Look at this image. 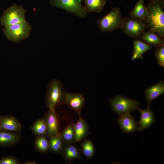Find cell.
<instances>
[{
    "instance_id": "cell-5",
    "label": "cell",
    "mask_w": 164,
    "mask_h": 164,
    "mask_svg": "<svg viewBox=\"0 0 164 164\" xmlns=\"http://www.w3.org/2000/svg\"><path fill=\"white\" fill-rule=\"evenodd\" d=\"M110 107L113 111L120 115L138 110L139 102L118 94L109 100Z\"/></svg>"
},
{
    "instance_id": "cell-3",
    "label": "cell",
    "mask_w": 164,
    "mask_h": 164,
    "mask_svg": "<svg viewBox=\"0 0 164 164\" xmlns=\"http://www.w3.org/2000/svg\"><path fill=\"white\" fill-rule=\"evenodd\" d=\"M124 19L119 8L117 7L113 8L101 18L97 19V23L101 32H112L121 29Z\"/></svg>"
},
{
    "instance_id": "cell-25",
    "label": "cell",
    "mask_w": 164,
    "mask_h": 164,
    "mask_svg": "<svg viewBox=\"0 0 164 164\" xmlns=\"http://www.w3.org/2000/svg\"><path fill=\"white\" fill-rule=\"evenodd\" d=\"M34 143L35 149L39 152H44L49 149V141L45 136H37Z\"/></svg>"
},
{
    "instance_id": "cell-19",
    "label": "cell",
    "mask_w": 164,
    "mask_h": 164,
    "mask_svg": "<svg viewBox=\"0 0 164 164\" xmlns=\"http://www.w3.org/2000/svg\"><path fill=\"white\" fill-rule=\"evenodd\" d=\"M147 10L144 5V0H139L130 13V18L141 20L145 19L147 17Z\"/></svg>"
},
{
    "instance_id": "cell-4",
    "label": "cell",
    "mask_w": 164,
    "mask_h": 164,
    "mask_svg": "<svg viewBox=\"0 0 164 164\" xmlns=\"http://www.w3.org/2000/svg\"><path fill=\"white\" fill-rule=\"evenodd\" d=\"M121 29L128 37L139 40L146 30L149 29V26L146 19L141 20L125 17Z\"/></svg>"
},
{
    "instance_id": "cell-16",
    "label": "cell",
    "mask_w": 164,
    "mask_h": 164,
    "mask_svg": "<svg viewBox=\"0 0 164 164\" xmlns=\"http://www.w3.org/2000/svg\"><path fill=\"white\" fill-rule=\"evenodd\" d=\"M79 115L77 121L74 124V141H80L84 138L88 133V127L87 122Z\"/></svg>"
},
{
    "instance_id": "cell-24",
    "label": "cell",
    "mask_w": 164,
    "mask_h": 164,
    "mask_svg": "<svg viewBox=\"0 0 164 164\" xmlns=\"http://www.w3.org/2000/svg\"><path fill=\"white\" fill-rule=\"evenodd\" d=\"M60 134L63 142L70 143L74 141V124L71 123L67 125Z\"/></svg>"
},
{
    "instance_id": "cell-1",
    "label": "cell",
    "mask_w": 164,
    "mask_h": 164,
    "mask_svg": "<svg viewBox=\"0 0 164 164\" xmlns=\"http://www.w3.org/2000/svg\"><path fill=\"white\" fill-rule=\"evenodd\" d=\"M146 7L149 30L164 40V0H151Z\"/></svg>"
},
{
    "instance_id": "cell-8",
    "label": "cell",
    "mask_w": 164,
    "mask_h": 164,
    "mask_svg": "<svg viewBox=\"0 0 164 164\" xmlns=\"http://www.w3.org/2000/svg\"><path fill=\"white\" fill-rule=\"evenodd\" d=\"M82 0H51V5L67 12L73 14L81 18H85L87 14L84 7L82 6Z\"/></svg>"
},
{
    "instance_id": "cell-26",
    "label": "cell",
    "mask_w": 164,
    "mask_h": 164,
    "mask_svg": "<svg viewBox=\"0 0 164 164\" xmlns=\"http://www.w3.org/2000/svg\"><path fill=\"white\" fill-rule=\"evenodd\" d=\"M82 151L84 155L87 158L92 157L94 153V148L92 142L89 140H86L82 144Z\"/></svg>"
},
{
    "instance_id": "cell-17",
    "label": "cell",
    "mask_w": 164,
    "mask_h": 164,
    "mask_svg": "<svg viewBox=\"0 0 164 164\" xmlns=\"http://www.w3.org/2000/svg\"><path fill=\"white\" fill-rule=\"evenodd\" d=\"M132 42L134 49L132 57V61L136 59H143V54L152 48V46L139 40L134 39Z\"/></svg>"
},
{
    "instance_id": "cell-10",
    "label": "cell",
    "mask_w": 164,
    "mask_h": 164,
    "mask_svg": "<svg viewBox=\"0 0 164 164\" xmlns=\"http://www.w3.org/2000/svg\"><path fill=\"white\" fill-rule=\"evenodd\" d=\"M43 119L46 125L47 135L50 137L60 133L58 119L55 110L49 109Z\"/></svg>"
},
{
    "instance_id": "cell-23",
    "label": "cell",
    "mask_w": 164,
    "mask_h": 164,
    "mask_svg": "<svg viewBox=\"0 0 164 164\" xmlns=\"http://www.w3.org/2000/svg\"><path fill=\"white\" fill-rule=\"evenodd\" d=\"M31 129L33 134L37 136L47 135L46 125L43 118L36 120L31 126Z\"/></svg>"
},
{
    "instance_id": "cell-6",
    "label": "cell",
    "mask_w": 164,
    "mask_h": 164,
    "mask_svg": "<svg viewBox=\"0 0 164 164\" xmlns=\"http://www.w3.org/2000/svg\"><path fill=\"white\" fill-rule=\"evenodd\" d=\"M31 30V26L26 20L22 22L5 26L3 32L9 40L16 43L28 38Z\"/></svg>"
},
{
    "instance_id": "cell-28",
    "label": "cell",
    "mask_w": 164,
    "mask_h": 164,
    "mask_svg": "<svg viewBox=\"0 0 164 164\" xmlns=\"http://www.w3.org/2000/svg\"><path fill=\"white\" fill-rule=\"evenodd\" d=\"M19 160L12 156L4 157L0 159V164H19Z\"/></svg>"
},
{
    "instance_id": "cell-14",
    "label": "cell",
    "mask_w": 164,
    "mask_h": 164,
    "mask_svg": "<svg viewBox=\"0 0 164 164\" xmlns=\"http://www.w3.org/2000/svg\"><path fill=\"white\" fill-rule=\"evenodd\" d=\"M144 93L147 107H149L152 101L159 96L164 94V82L162 80H159L155 84L146 88Z\"/></svg>"
},
{
    "instance_id": "cell-2",
    "label": "cell",
    "mask_w": 164,
    "mask_h": 164,
    "mask_svg": "<svg viewBox=\"0 0 164 164\" xmlns=\"http://www.w3.org/2000/svg\"><path fill=\"white\" fill-rule=\"evenodd\" d=\"M67 92L61 81L56 79L51 80L46 87L45 97L49 109L55 110L57 106L64 104Z\"/></svg>"
},
{
    "instance_id": "cell-11",
    "label": "cell",
    "mask_w": 164,
    "mask_h": 164,
    "mask_svg": "<svg viewBox=\"0 0 164 164\" xmlns=\"http://www.w3.org/2000/svg\"><path fill=\"white\" fill-rule=\"evenodd\" d=\"M85 103V97L83 94L67 92L65 104L78 114L81 113Z\"/></svg>"
},
{
    "instance_id": "cell-12",
    "label": "cell",
    "mask_w": 164,
    "mask_h": 164,
    "mask_svg": "<svg viewBox=\"0 0 164 164\" xmlns=\"http://www.w3.org/2000/svg\"><path fill=\"white\" fill-rule=\"evenodd\" d=\"M117 121L124 133L129 134L138 129L137 122L130 113L120 115Z\"/></svg>"
},
{
    "instance_id": "cell-20",
    "label": "cell",
    "mask_w": 164,
    "mask_h": 164,
    "mask_svg": "<svg viewBox=\"0 0 164 164\" xmlns=\"http://www.w3.org/2000/svg\"><path fill=\"white\" fill-rule=\"evenodd\" d=\"M85 12H101L103 10L106 3V0H83Z\"/></svg>"
},
{
    "instance_id": "cell-15",
    "label": "cell",
    "mask_w": 164,
    "mask_h": 164,
    "mask_svg": "<svg viewBox=\"0 0 164 164\" xmlns=\"http://www.w3.org/2000/svg\"><path fill=\"white\" fill-rule=\"evenodd\" d=\"M19 133L0 130V146L9 147L18 143L20 140Z\"/></svg>"
},
{
    "instance_id": "cell-27",
    "label": "cell",
    "mask_w": 164,
    "mask_h": 164,
    "mask_svg": "<svg viewBox=\"0 0 164 164\" xmlns=\"http://www.w3.org/2000/svg\"><path fill=\"white\" fill-rule=\"evenodd\" d=\"M158 65L164 67V44L156 47L154 53Z\"/></svg>"
},
{
    "instance_id": "cell-22",
    "label": "cell",
    "mask_w": 164,
    "mask_h": 164,
    "mask_svg": "<svg viewBox=\"0 0 164 164\" xmlns=\"http://www.w3.org/2000/svg\"><path fill=\"white\" fill-rule=\"evenodd\" d=\"M49 149L55 153H61L63 147V142L60 133L51 136L49 140Z\"/></svg>"
},
{
    "instance_id": "cell-18",
    "label": "cell",
    "mask_w": 164,
    "mask_h": 164,
    "mask_svg": "<svg viewBox=\"0 0 164 164\" xmlns=\"http://www.w3.org/2000/svg\"><path fill=\"white\" fill-rule=\"evenodd\" d=\"M139 40L154 47L164 44V40L149 30L144 32Z\"/></svg>"
},
{
    "instance_id": "cell-7",
    "label": "cell",
    "mask_w": 164,
    "mask_h": 164,
    "mask_svg": "<svg viewBox=\"0 0 164 164\" xmlns=\"http://www.w3.org/2000/svg\"><path fill=\"white\" fill-rule=\"evenodd\" d=\"M26 12L21 5L13 4L4 11L1 19V26L5 27L24 22Z\"/></svg>"
},
{
    "instance_id": "cell-13",
    "label": "cell",
    "mask_w": 164,
    "mask_h": 164,
    "mask_svg": "<svg viewBox=\"0 0 164 164\" xmlns=\"http://www.w3.org/2000/svg\"><path fill=\"white\" fill-rule=\"evenodd\" d=\"M138 110L140 112V121L137 122L139 125L138 130L142 131L144 129L149 128L156 121V118L153 111L147 107L146 109L141 110L139 108Z\"/></svg>"
},
{
    "instance_id": "cell-9",
    "label": "cell",
    "mask_w": 164,
    "mask_h": 164,
    "mask_svg": "<svg viewBox=\"0 0 164 164\" xmlns=\"http://www.w3.org/2000/svg\"><path fill=\"white\" fill-rule=\"evenodd\" d=\"M22 129L21 123L14 116L11 115L0 116V130L19 133Z\"/></svg>"
},
{
    "instance_id": "cell-21",
    "label": "cell",
    "mask_w": 164,
    "mask_h": 164,
    "mask_svg": "<svg viewBox=\"0 0 164 164\" xmlns=\"http://www.w3.org/2000/svg\"><path fill=\"white\" fill-rule=\"evenodd\" d=\"M64 158L70 161L80 158L79 153L76 147L70 143L63 146L61 153Z\"/></svg>"
}]
</instances>
